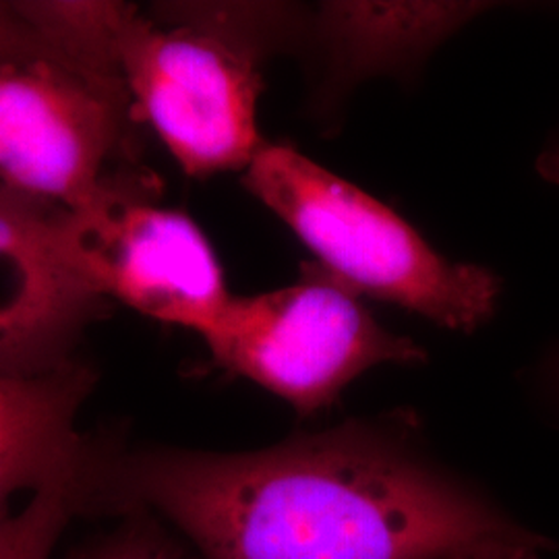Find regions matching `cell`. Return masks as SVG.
Returning <instances> with one entry per match:
<instances>
[{
	"mask_svg": "<svg viewBox=\"0 0 559 559\" xmlns=\"http://www.w3.org/2000/svg\"><path fill=\"white\" fill-rule=\"evenodd\" d=\"M242 187L357 295L456 332H475L498 311L496 272L448 260L385 203L288 143L265 141L242 170Z\"/></svg>",
	"mask_w": 559,
	"mask_h": 559,
	"instance_id": "7a4b0ae2",
	"label": "cell"
},
{
	"mask_svg": "<svg viewBox=\"0 0 559 559\" xmlns=\"http://www.w3.org/2000/svg\"><path fill=\"white\" fill-rule=\"evenodd\" d=\"M117 60L135 119L152 127L185 175L242 173L265 143L258 129L261 64L230 41L138 7Z\"/></svg>",
	"mask_w": 559,
	"mask_h": 559,
	"instance_id": "5b68a950",
	"label": "cell"
},
{
	"mask_svg": "<svg viewBox=\"0 0 559 559\" xmlns=\"http://www.w3.org/2000/svg\"><path fill=\"white\" fill-rule=\"evenodd\" d=\"M21 17L81 71L120 78L119 40L138 4L119 0H17Z\"/></svg>",
	"mask_w": 559,
	"mask_h": 559,
	"instance_id": "30bf717a",
	"label": "cell"
},
{
	"mask_svg": "<svg viewBox=\"0 0 559 559\" xmlns=\"http://www.w3.org/2000/svg\"><path fill=\"white\" fill-rule=\"evenodd\" d=\"M83 516L150 512L205 559H540L554 545L399 425L344 423L245 454L92 436Z\"/></svg>",
	"mask_w": 559,
	"mask_h": 559,
	"instance_id": "6da1fadb",
	"label": "cell"
},
{
	"mask_svg": "<svg viewBox=\"0 0 559 559\" xmlns=\"http://www.w3.org/2000/svg\"><path fill=\"white\" fill-rule=\"evenodd\" d=\"M38 59L59 60L69 64L41 38L29 21L21 17L13 2H0V62Z\"/></svg>",
	"mask_w": 559,
	"mask_h": 559,
	"instance_id": "4fadbf2b",
	"label": "cell"
},
{
	"mask_svg": "<svg viewBox=\"0 0 559 559\" xmlns=\"http://www.w3.org/2000/svg\"><path fill=\"white\" fill-rule=\"evenodd\" d=\"M81 471L46 485L0 526V559H50L69 522L81 516Z\"/></svg>",
	"mask_w": 559,
	"mask_h": 559,
	"instance_id": "8fae6325",
	"label": "cell"
},
{
	"mask_svg": "<svg viewBox=\"0 0 559 559\" xmlns=\"http://www.w3.org/2000/svg\"><path fill=\"white\" fill-rule=\"evenodd\" d=\"M62 207L0 185V376L40 378L80 360L87 328L108 316L67 260Z\"/></svg>",
	"mask_w": 559,
	"mask_h": 559,
	"instance_id": "52a82bcc",
	"label": "cell"
},
{
	"mask_svg": "<svg viewBox=\"0 0 559 559\" xmlns=\"http://www.w3.org/2000/svg\"><path fill=\"white\" fill-rule=\"evenodd\" d=\"M64 559H185L168 537L160 519L150 512H129L117 526L75 547Z\"/></svg>",
	"mask_w": 559,
	"mask_h": 559,
	"instance_id": "7c38bea8",
	"label": "cell"
},
{
	"mask_svg": "<svg viewBox=\"0 0 559 559\" xmlns=\"http://www.w3.org/2000/svg\"><path fill=\"white\" fill-rule=\"evenodd\" d=\"M98 373L83 360L40 378L0 376V526L15 516L13 500L36 496L75 473L92 436L80 415Z\"/></svg>",
	"mask_w": 559,
	"mask_h": 559,
	"instance_id": "9c48e42d",
	"label": "cell"
},
{
	"mask_svg": "<svg viewBox=\"0 0 559 559\" xmlns=\"http://www.w3.org/2000/svg\"><path fill=\"white\" fill-rule=\"evenodd\" d=\"M160 189L147 168L120 166L80 207L62 210L60 242L81 278L108 302L205 338L235 297L203 230L160 205Z\"/></svg>",
	"mask_w": 559,
	"mask_h": 559,
	"instance_id": "3957f363",
	"label": "cell"
},
{
	"mask_svg": "<svg viewBox=\"0 0 559 559\" xmlns=\"http://www.w3.org/2000/svg\"><path fill=\"white\" fill-rule=\"evenodd\" d=\"M300 270L290 286L233 299L203 338L224 371L255 381L307 417L378 365L427 359L419 344L385 330L318 261Z\"/></svg>",
	"mask_w": 559,
	"mask_h": 559,
	"instance_id": "277c9868",
	"label": "cell"
},
{
	"mask_svg": "<svg viewBox=\"0 0 559 559\" xmlns=\"http://www.w3.org/2000/svg\"><path fill=\"white\" fill-rule=\"evenodd\" d=\"M133 102L119 78L59 60L0 62V185L75 210L131 162Z\"/></svg>",
	"mask_w": 559,
	"mask_h": 559,
	"instance_id": "8992f818",
	"label": "cell"
},
{
	"mask_svg": "<svg viewBox=\"0 0 559 559\" xmlns=\"http://www.w3.org/2000/svg\"><path fill=\"white\" fill-rule=\"evenodd\" d=\"M543 381H545V388L551 392V396L559 400V346L543 367Z\"/></svg>",
	"mask_w": 559,
	"mask_h": 559,
	"instance_id": "9a60e30c",
	"label": "cell"
},
{
	"mask_svg": "<svg viewBox=\"0 0 559 559\" xmlns=\"http://www.w3.org/2000/svg\"><path fill=\"white\" fill-rule=\"evenodd\" d=\"M489 2H321L307 9L299 55L320 73L316 106L334 112L360 81L411 73Z\"/></svg>",
	"mask_w": 559,
	"mask_h": 559,
	"instance_id": "ba28073f",
	"label": "cell"
},
{
	"mask_svg": "<svg viewBox=\"0 0 559 559\" xmlns=\"http://www.w3.org/2000/svg\"><path fill=\"white\" fill-rule=\"evenodd\" d=\"M537 173L547 182L559 185V129L540 150L539 158H537Z\"/></svg>",
	"mask_w": 559,
	"mask_h": 559,
	"instance_id": "5bb4252c",
	"label": "cell"
}]
</instances>
